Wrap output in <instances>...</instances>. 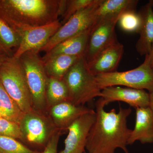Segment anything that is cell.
Masks as SVG:
<instances>
[{
    "mask_svg": "<svg viewBox=\"0 0 153 153\" xmlns=\"http://www.w3.org/2000/svg\"><path fill=\"white\" fill-rule=\"evenodd\" d=\"M96 118L88 137L85 149L88 153H115L120 149L130 153L128 142L132 130L127 126V119L131 108L120 107L107 111L106 105L101 97L95 102Z\"/></svg>",
    "mask_w": 153,
    "mask_h": 153,
    "instance_id": "cell-1",
    "label": "cell"
},
{
    "mask_svg": "<svg viewBox=\"0 0 153 153\" xmlns=\"http://www.w3.org/2000/svg\"><path fill=\"white\" fill-rule=\"evenodd\" d=\"M66 3L63 0H0V17L20 35L59 20Z\"/></svg>",
    "mask_w": 153,
    "mask_h": 153,
    "instance_id": "cell-2",
    "label": "cell"
},
{
    "mask_svg": "<svg viewBox=\"0 0 153 153\" xmlns=\"http://www.w3.org/2000/svg\"><path fill=\"white\" fill-rule=\"evenodd\" d=\"M62 79L68 89L69 101L75 105H84L101 96V89L96 76L89 71L84 55L79 57Z\"/></svg>",
    "mask_w": 153,
    "mask_h": 153,
    "instance_id": "cell-3",
    "label": "cell"
},
{
    "mask_svg": "<svg viewBox=\"0 0 153 153\" xmlns=\"http://www.w3.org/2000/svg\"><path fill=\"white\" fill-rule=\"evenodd\" d=\"M0 82L25 113L34 110L25 71L19 59L8 58L0 67Z\"/></svg>",
    "mask_w": 153,
    "mask_h": 153,
    "instance_id": "cell-4",
    "label": "cell"
},
{
    "mask_svg": "<svg viewBox=\"0 0 153 153\" xmlns=\"http://www.w3.org/2000/svg\"><path fill=\"white\" fill-rule=\"evenodd\" d=\"M38 51H29L19 58L25 71L33 106L43 110L47 103L46 90L49 77Z\"/></svg>",
    "mask_w": 153,
    "mask_h": 153,
    "instance_id": "cell-5",
    "label": "cell"
},
{
    "mask_svg": "<svg viewBox=\"0 0 153 153\" xmlns=\"http://www.w3.org/2000/svg\"><path fill=\"white\" fill-rule=\"evenodd\" d=\"M100 88L113 86H123L134 89L146 90L153 92V70L146 55L142 64L128 71H115L96 76Z\"/></svg>",
    "mask_w": 153,
    "mask_h": 153,
    "instance_id": "cell-6",
    "label": "cell"
},
{
    "mask_svg": "<svg viewBox=\"0 0 153 153\" xmlns=\"http://www.w3.org/2000/svg\"><path fill=\"white\" fill-rule=\"evenodd\" d=\"M100 1L95 0L93 4L71 17L58 29L40 52L47 53L59 43L91 30L94 25L96 10Z\"/></svg>",
    "mask_w": 153,
    "mask_h": 153,
    "instance_id": "cell-7",
    "label": "cell"
},
{
    "mask_svg": "<svg viewBox=\"0 0 153 153\" xmlns=\"http://www.w3.org/2000/svg\"><path fill=\"white\" fill-rule=\"evenodd\" d=\"M120 16L102 20L91 29L84 55L87 63L91 62L102 50L117 41L115 27Z\"/></svg>",
    "mask_w": 153,
    "mask_h": 153,
    "instance_id": "cell-8",
    "label": "cell"
},
{
    "mask_svg": "<svg viewBox=\"0 0 153 153\" xmlns=\"http://www.w3.org/2000/svg\"><path fill=\"white\" fill-rule=\"evenodd\" d=\"M59 20L48 25L30 28L20 34L21 41L19 47L13 57L19 59L26 52L38 51L46 45L62 26Z\"/></svg>",
    "mask_w": 153,
    "mask_h": 153,
    "instance_id": "cell-9",
    "label": "cell"
},
{
    "mask_svg": "<svg viewBox=\"0 0 153 153\" xmlns=\"http://www.w3.org/2000/svg\"><path fill=\"white\" fill-rule=\"evenodd\" d=\"M96 113L82 115L68 127V134L64 141V149L59 153H84L88 137L95 120Z\"/></svg>",
    "mask_w": 153,
    "mask_h": 153,
    "instance_id": "cell-10",
    "label": "cell"
},
{
    "mask_svg": "<svg viewBox=\"0 0 153 153\" xmlns=\"http://www.w3.org/2000/svg\"><path fill=\"white\" fill-rule=\"evenodd\" d=\"M105 105L115 101H121L131 106L148 107L149 105V94L146 90L120 86H109L101 90V96Z\"/></svg>",
    "mask_w": 153,
    "mask_h": 153,
    "instance_id": "cell-11",
    "label": "cell"
},
{
    "mask_svg": "<svg viewBox=\"0 0 153 153\" xmlns=\"http://www.w3.org/2000/svg\"><path fill=\"white\" fill-rule=\"evenodd\" d=\"M19 125L24 139L30 143L42 146L50 137L47 122L41 114L34 110L25 113Z\"/></svg>",
    "mask_w": 153,
    "mask_h": 153,
    "instance_id": "cell-12",
    "label": "cell"
},
{
    "mask_svg": "<svg viewBox=\"0 0 153 153\" xmlns=\"http://www.w3.org/2000/svg\"><path fill=\"white\" fill-rule=\"evenodd\" d=\"M123 44L117 41L100 52L90 63L89 71L96 76L116 71L123 54Z\"/></svg>",
    "mask_w": 153,
    "mask_h": 153,
    "instance_id": "cell-13",
    "label": "cell"
},
{
    "mask_svg": "<svg viewBox=\"0 0 153 153\" xmlns=\"http://www.w3.org/2000/svg\"><path fill=\"white\" fill-rule=\"evenodd\" d=\"M134 129L131 131L128 144L131 145L137 141L142 144L153 143V115L149 107L137 108Z\"/></svg>",
    "mask_w": 153,
    "mask_h": 153,
    "instance_id": "cell-14",
    "label": "cell"
},
{
    "mask_svg": "<svg viewBox=\"0 0 153 153\" xmlns=\"http://www.w3.org/2000/svg\"><path fill=\"white\" fill-rule=\"evenodd\" d=\"M93 111L84 105H76L70 102L65 101L52 106L51 113L54 123L61 130H67L78 118Z\"/></svg>",
    "mask_w": 153,
    "mask_h": 153,
    "instance_id": "cell-15",
    "label": "cell"
},
{
    "mask_svg": "<svg viewBox=\"0 0 153 153\" xmlns=\"http://www.w3.org/2000/svg\"><path fill=\"white\" fill-rule=\"evenodd\" d=\"M91 30H88L59 43L46 53L43 60L58 55L71 56H82L85 55Z\"/></svg>",
    "mask_w": 153,
    "mask_h": 153,
    "instance_id": "cell-16",
    "label": "cell"
},
{
    "mask_svg": "<svg viewBox=\"0 0 153 153\" xmlns=\"http://www.w3.org/2000/svg\"><path fill=\"white\" fill-rule=\"evenodd\" d=\"M140 13L143 23L136 48L140 55H146L150 54L153 47V1L146 4Z\"/></svg>",
    "mask_w": 153,
    "mask_h": 153,
    "instance_id": "cell-17",
    "label": "cell"
},
{
    "mask_svg": "<svg viewBox=\"0 0 153 153\" xmlns=\"http://www.w3.org/2000/svg\"><path fill=\"white\" fill-rule=\"evenodd\" d=\"M138 2L136 0H101L96 10L94 26L105 19L120 16L125 11L135 10Z\"/></svg>",
    "mask_w": 153,
    "mask_h": 153,
    "instance_id": "cell-18",
    "label": "cell"
},
{
    "mask_svg": "<svg viewBox=\"0 0 153 153\" xmlns=\"http://www.w3.org/2000/svg\"><path fill=\"white\" fill-rule=\"evenodd\" d=\"M80 57L58 55L43 60L47 76L49 77L63 79L66 72Z\"/></svg>",
    "mask_w": 153,
    "mask_h": 153,
    "instance_id": "cell-19",
    "label": "cell"
},
{
    "mask_svg": "<svg viewBox=\"0 0 153 153\" xmlns=\"http://www.w3.org/2000/svg\"><path fill=\"white\" fill-rule=\"evenodd\" d=\"M21 37L0 17V52L13 57L19 47Z\"/></svg>",
    "mask_w": 153,
    "mask_h": 153,
    "instance_id": "cell-20",
    "label": "cell"
},
{
    "mask_svg": "<svg viewBox=\"0 0 153 153\" xmlns=\"http://www.w3.org/2000/svg\"><path fill=\"white\" fill-rule=\"evenodd\" d=\"M18 105L6 92L0 82V116L20 124L25 114Z\"/></svg>",
    "mask_w": 153,
    "mask_h": 153,
    "instance_id": "cell-21",
    "label": "cell"
},
{
    "mask_svg": "<svg viewBox=\"0 0 153 153\" xmlns=\"http://www.w3.org/2000/svg\"><path fill=\"white\" fill-rule=\"evenodd\" d=\"M47 102L53 106L65 101H69L68 89L63 79L49 77L46 90Z\"/></svg>",
    "mask_w": 153,
    "mask_h": 153,
    "instance_id": "cell-22",
    "label": "cell"
},
{
    "mask_svg": "<svg viewBox=\"0 0 153 153\" xmlns=\"http://www.w3.org/2000/svg\"><path fill=\"white\" fill-rule=\"evenodd\" d=\"M118 23L125 32L139 33L142 25V17L136 10H128L121 14Z\"/></svg>",
    "mask_w": 153,
    "mask_h": 153,
    "instance_id": "cell-23",
    "label": "cell"
},
{
    "mask_svg": "<svg viewBox=\"0 0 153 153\" xmlns=\"http://www.w3.org/2000/svg\"><path fill=\"white\" fill-rule=\"evenodd\" d=\"M0 153H41L33 150L16 139L0 136Z\"/></svg>",
    "mask_w": 153,
    "mask_h": 153,
    "instance_id": "cell-24",
    "label": "cell"
},
{
    "mask_svg": "<svg viewBox=\"0 0 153 153\" xmlns=\"http://www.w3.org/2000/svg\"><path fill=\"white\" fill-rule=\"evenodd\" d=\"M95 0H71L67 1L66 9L62 16V25L71 17L93 4Z\"/></svg>",
    "mask_w": 153,
    "mask_h": 153,
    "instance_id": "cell-25",
    "label": "cell"
},
{
    "mask_svg": "<svg viewBox=\"0 0 153 153\" xmlns=\"http://www.w3.org/2000/svg\"><path fill=\"white\" fill-rule=\"evenodd\" d=\"M0 136L15 139L23 140V134L19 124L0 117Z\"/></svg>",
    "mask_w": 153,
    "mask_h": 153,
    "instance_id": "cell-26",
    "label": "cell"
},
{
    "mask_svg": "<svg viewBox=\"0 0 153 153\" xmlns=\"http://www.w3.org/2000/svg\"><path fill=\"white\" fill-rule=\"evenodd\" d=\"M60 130L55 131L51 135L41 153H57V147L60 135Z\"/></svg>",
    "mask_w": 153,
    "mask_h": 153,
    "instance_id": "cell-27",
    "label": "cell"
},
{
    "mask_svg": "<svg viewBox=\"0 0 153 153\" xmlns=\"http://www.w3.org/2000/svg\"><path fill=\"white\" fill-rule=\"evenodd\" d=\"M146 55L148 56L150 66L153 70V47L150 54Z\"/></svg>",
    "mask_w": 153,
    "mask_h": 153,
    "instance_id": "cell-28",
    "label": "cell"
},
{
    "mask_svg": "<svg viewBox=\"0 0 153 153\" xmlns=\"http://www.w3.org/2000/svg\"><path fill=\"white\" fill-rule=\"evenodd\" d=\"M149 94V107L150 108L153 115V92Z\"/></svg>",
    "mask_w": 153,
    "mask_h": 153,
    "instance_id": "cell-29",
    "label": "cell"
},
{
    "mask_svg": "<svg viewBox=\"0 0 153 153\" xmlns=\"http://www.w3.org/2000/svg\"><path fill=\"white\" fill-rule=\"evenodd\" d=\"M9 57H8L7 55L0 52V67L3 63Z\"/></svg>",
    "mask_w": 153,
    "mask_h": 153,
    "instance_id": "cell-30",
    "label": "cell"
},
{
    "mask_svg": "<svg viewBox=\"0 0 153 153\" xmlns=\"http://www.w3.org/2000/svg\"><path fill=\"white\" fill-rule=\"evenodd\" d=\"M84 153H88V152H84Z\"/></svg>",
    "mask_w": 153,
    "mask_h": 153,
    "instance_id": "cell-31",
    "label": "cell"
},
{
    "mask_svg": "<svg viewBox=\"0 0 153 153\" xmlns=\"http://www.w3.org/2000/svg\"><path fill=\"white\" fill-rule=\"evenodd\" d=\"M1 117V116H0V117Z\"/></svg>",
    "mask_w": 153,
    "mask_h": 153,
    "instance_id": "cell-32",
    "label": "cell"
}]
</instances>
